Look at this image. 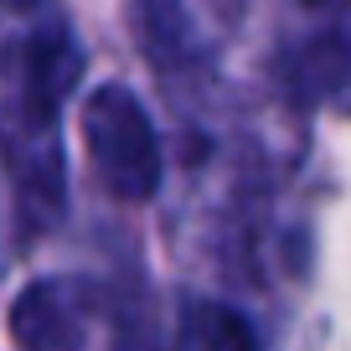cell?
Here are the masks:
<instances>
[{
  "label": "cell",
  "instance_id": "cell-5",
  "mask_svg": "<svg viewBox=\"0 0 351 351\" xmlns=\"http://www.w3.org/2000/svg\"><path fill=\"white\" fill-rule=\"evenodd\" d=\"M119 351H160V346H150V341H124Z\"/></svg>",
  "mask_w": 351,
  "mask_h": 351
},
{
  "label": "cell",
  "instance_id": "cell-3",
  "mask_svg": "<svg viewBox=\"0 0 351 351\" xmlns=\"http://www.w3.org/2000/svg\"><path fill=\"white\" fill-rule=\"evenodd\" d=\"M181 351H253V330L228 305H186L181 315Z\"/></svg>",
  "mask_w": 351,
  "mask_h": 351
},
{
  "label": "cell",
  "instance_id": "cell-2",
  "mask_svg": "<svg viewBox=\"0 0 351 351\" xmlns=\"http://www.w3.org/2000/svg\"><path fill=\"white\" fill-rule=\"evenodd\" d=\"M16 336H21L26 351H77L73 320L62 310V295L47 285L26 289L21 305H16Z\"/></svg>",
  "mask_w": 351,
  "mask_h": 351
},
{
  "label": "cell",
  "instance_id": "cell-4",
  "mask_svg": "<svg viewBox=\"0 0 351 351\" xmlns=\"http://www.w3.org/2000/svg\"><path fill=\"white\" fill-rule=\"evenodd\" d=\"M73 77H77L73 47L57 42V36H47V42L32 52V62H26V99H32V114H36V119H42V114L52 119L57 99L73 88Z\"/></svg>",
  "mask_w": 351,
  "mask_h": 351
},
{
  "label": "cell",
  "instance_id": "cell-1",
  "mask_svg": "<svg viewBox=\"0 0 351 351\" xmlns=\"http://www.w3.org/2000/svg\"><path fill=\"white\" fill-rule=\"evenodd\" d=\"M83 140L93 150V165L109 181L114 197L145 202L160 181V145L145 119V109L124 88H99L83 109Z\"/></svg>",
  "mask_w": 351,
  "mask_h": 351
},
{
  "label": "cell",
  "instance_id": "cell-6",
  "mask_svg": "<svg viewBox=\"0 0 351 351\" xmlns=\"http://www.w3.org/2000/svg\"><path fill=\"white\" fill-rule=\"evenodd\" d=\"M0 5H16V11H21V5H32V0H0Z\"/></svg>",
  "mask_w": 351,
  "mask_h": 351
}]
</instances>
